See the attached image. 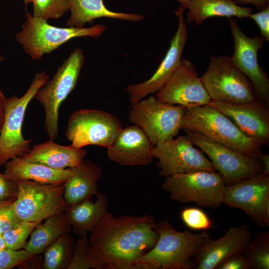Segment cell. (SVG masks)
I'll list each match as a JSON object with an SVG mask.
<instances>
[{"label":"cell","instance_id":"44","mask_svg":"<svg viewBox=\"0 0 269 269\" xmlns=\"http://www.w3.org/2000/svg\"><path fill=\"white\" fill-rule=\"evenodd\" d=\"M4 60V58L2 56L0 55V61H2Z\"/></svg>","mask_w":269,"mask_h":269},{"label":"cell","instance_id":"20","mask_svg":"<svg viewBox=\"0 0 269 269\" xmlns=\"http://www.w3.org/2000/svg\"><path fill=\"white\" fill-rule=\"evenodd\" d=\"M154 145L142 129L134 125L122 128L107 148V156L121 165H146L154 158Z\"/></svg>","mask_w":269,"mask_h":269},{"label":"cell","instance_id":"19","mask_svg":"<svg viewBox=\"0 0 269 269\" xmlns=\"http://www.w3.org/2000/svg\"><path fill=\"white\" fill-rule=\"evenodd\" d=\"M252 231L246 224L231 226L217 240L210 239L193 258L195 269H215L232 255L242 252L252 239Z\"/></svg>","mask_w":269,"mask_h":269},{"label":"cell","instance_id":"9","mask_svg":"<svg viewBox=\"0 0 269 269\" xmlns=\"http://www.w3.org/2000/svg\"><path fill=\"white\" fill-rule=\"evenodd\" d=\"M48 79V75L45 71L37 72L23 96H13L6 99L4 120L0 131V166L14 157H22L30 150L32 140L25 139L22 134L25 113L37 90Z\"/></svg>","mask_w":269,"mask_h":269},{"label":"cell","instance_id":"22","mask_svg":"<svg viewBox=\"0 0 269 269\" xmlns=\"http://www.w3.org/2000/svg\"><path fill=\"white\" fill-rule=\"evenodd\" d=\"M70 168L72 174L63 184L66 208L96 196L99 193L97 183L102 172L89 159H83L77 166Z\"/></svg>","mask_w":269,"mask_h":269},{"label":"cell","instance_id":"26","mask_svg":"<svg viewBox=\"0 0 269 269\" xmlns=\"http://www.w3.org/2000/svg\"><path fill=\"white\" fill-rule=\"evenodd\" d=\"M186 21L200 24L210 17L226 16L247 18L253 8L243 7L232 0H191L187 8Z\"/></svg>","mask_w":269,"mask_h":269},{"label":"cell","instance_id":"30","mask_svg":"<svg viewBox=\"0 0 269 269\" xmlns=\"http://www.w3.org/2000/svg\"><path fill=\"white\" fill-rule=\"evenodd\" d=\"M32 15L47 20L57 19L69 10L70 0H34Z\"/></svg>","mask_w":269,"mask_h":269},{"label":"cell","instance_id":"28","mask_svg":"<svg viewBox=\"0 0 269 269\" xmlns=\"http://www.w3.org/2000/svg\"><path fill=\"white\" fill-rule=\"evenodd\" d=\"M74 245V239L69 234L60 237L43 251L42 269H67Z\"/></svg>","mask_w":269,"mask_h":269},{"label":"cell","instance_id":"21","mask_svg":"<svg viewBox=\"0 0 269 269\" xmlns=\"http://www.w3.org/2000/svg\"><path fill=\"white\" fill-rule=\"evenodd\" d=\"M53 139L32 146L22 158L24 160L44 164L52 168L64 169L77 166L87 154L82 148L56 143Z\"/></svg>","mask_w":269,"mask_h":269},{"label":"cell","instance_id":"25","mask_svg":"<svg viewBox=\"0 0 269 269\" xmlns=\"http://www.w3.org/2000/svg\"><path fill=\"white\" fill-rule=\"evenodd\" d=\"M95 202L88 199L66 208V214L73 232L81 237L92 231L108 211V200L98 193Z\"/></svg>","mask_w":269,"mask_h":269},{"label":"cell","instance_id":"13","mask_svg":"<svg viewBox=\"0 0 269 269\" xmlns=\"http://www.w3.org/2000/svg\"><path fill=\"white\" fill-rule=\"evenodd\" d=\"M183 131L192 143L208 156L215 170L223 177L225 185L232 184L264 172L260 160L242 155L200 133L188 130Z\"/></svg>","mask_w":269,"mask_h":269},{"label":"cell","instance_id":"6","mask_svg":"<svg viewBox=\"0 0 269 269\" xmlns=\"http://www.w3.org/2000/svg\"><path fill=\"white\" fill-rule=\"evenodd\" d=\"M200 79L212 100L243 104L257 100L252 83L233 66L229 56H211Z\"/></svg>","mask_w":269,"mask_h":269},{"label":"cell","instance_id":"18","mask_svg":"<svg viewBox=\"0 0 269 269\" xmlns=\"http://www.w3.org/2000/svg\"><path fill=\"white\" fill-rule=\"evenodd\" d=\"M207 105L225 115L246 136L262 145L269 143V107L261 101L234 104L211 100Z\"/></svg>","mask_w":269,"mask_h":269},{"label":"cell","instance_id":"12","mask_svg":"<svg viewBox=\"0 0 269 269\" xmlns=\"http://www.w3.org/2000/svg\"><path fill=\"white\" fill-rule=\"evenodd\" d=\"M223 204L242 210L261 228L269 227V174L262 172L225 185Z\"/></svg>","mask_w":269,"mask_h":269},{"label":"cell","instance_id":"14","mask_svg":"<svg viewBox=\"0 0 269 269\" xmlns=\"http://www.w3.org/2000/svg\"><path fill=\"white\" fill-rule=\"evenodd\" d=\"M228 19L235 44L230 61L250 80L257 100L269 107V80L258 61V52L266 40L263 36H247L239 27L236 19L231 17Z\"/></svg>","mask_w":269,"mask_h":269},{"label":"cell","instance_id":"7","mask_svg":"<svg viewBox=\"0 0 269 269\" xmlns=\"http://www.w3.org/2000/svg\"><path fill=\"white\" fill-rule=\"evenodd\" d=\"M225 185L218 172L197 171L167 177L162 188L174 201L216 209L223 204Z\"/></svg>","mask_w":269,"mask_h":269},{"label":"cell","instance_id":"8","mask_svg":"<svg viewBox=\"0 0 269 269\" xmlns=\"http://www.w3.org/2000/svg\"><path fill=\"white\" fill-rule=\"evenodd\" d=\"M186 110L184 106L164 103L150 96L132 104L129 119L155 145L177 135Z\"/></svg>","mask_w":269,"mask_h":269},{"label":"cell","instance_id":"36","mask_svg":"<svg viewBox=\"0 0 269 269\" xmlns=\"http://www.w3.org/2000/svg\"><path fill=\"white\" fill-rule=\"evenodd\" d=\"M216 269H250V263L242 252L232 255L220 263Z\"/></svg>","mask_w":269,"mask_h":269},{"label":"cell","instance_id":"16","mask_svg":"<svg viewBox=\"0 0 269 269\" xmlns=\"http://www.w3.org/2000/svg\"><path fill=\"white\" fill-rule=\"evenodd\" d=\"M181 5L174 11L178 20L177 31L172 38L169 48L156 71L148 80L126 87L130 102L133 104L140 101L150 94L158 92L179 67L181 56L188 41V31Z\"/></svg>","mask_w":269,"mask_h":269},{"label":"cell","instance_id":"15","mask_svg":"<svg viewBox=\"0 0 269 269\" xmlns=\"http://www.w3.org/2000/svg\"><path fill=\"white\" fill-rule=\"evenodd\" d=\"M193 145L186 135L154 145L152 154L158 159L159 175L167 177L178 173L215 171L211 161Z\"/></svg>","mask_w":269,"mask_h":269},{"label":"cell","instance_id":"34","mask_svg":"<svg viewBox=\"0 0 269 269\" xmlns=\"http://www.w3.org/2000/svg\"><path fill=\"white\" fill-rule=\"evenodd\" d=\"M33 256L24 249L14 250L5 248L0 251V269L18 267Z\"/></svg>","mask_w":269,"mask_h":269},{"label":"cell","instance_id":"41","mask_svg":"<svg viewBox=\"0 0 269 269\" xmlns=\"http://www.w3.org/2000/svg\"><path fill=\"white\" fill-rule=\"evenodd\" d=\"M260 160L263 166L264 172L269 174V154L263 153Z\"/></svg>","mask_w":269,"mask_h":269},{"label":"cell","instance_id":"10","mask_svg":"<svg viewBox=\"0 0 269 269\" xmlns=\"http://www.w3.org/2000/svg\"><path fill=\"white\" fill-rule=\"evenodd\" d=\"M17 193L12 204L20 220L41 222L64 212L66 204L63 184L17 181Z\"/></svg>","mask_w":269,"mask_h":269},{"label":"cell","instance_id":"38","mask_svg":"<svg viewBox=\"0 0 269 269\" xmlns=\"http://www.w3.org/2000/svg\"><path fill=\"white\" fill-rule=\"evenodd\" d=\"M258 24L262 36L269 41V6L256 13L249 15Z\"/></svg>","mask_w":269,"mask_h":269},{"label":"cell","instance_id":"39","mask_svg":"<svg viewBox=\"0 0 269 269\" xmlns=\"http://www.w3.org/2000/svg\"><path fill=\"white\" fill-rule=\"evenodd\" d=\"M236 2L240 4H252L260 10H262L269 6V0H236Z\"/></svg>","mask_w":269,"mask_h":269},{"label":"cell","instance_id":"2","mask_svg":"<svg viewBox=\"0 0 269 269\" xmlns=\"http://www.w3.org/2000/svg\"><path fill=\"white\" fill-rule=\"evenodd\" d=\"M158 238L139 260L135 269H191L193 258L210 238L206 231L194 234L175 230L168 219L156 223Z\"/></svg>","mask_w":269,"mask_h":269},{"label":"cell","instance_id":"1","mask_svg":"<svg viewBox=\"0 0 269 269\" xmlns=\"http://www.w3.org/2000/svg\"><path fill=\"white\" fill-rule=\"evenodd\" d=\"M158 238L156 223L147 214L115 217L107 211L91 232L89 256L95 269H135Z\"/></svg>","mask_w":269,"mask_h":269},{"label":"cell","instance_id":"4","mask_svg":"<svg viewBox=\"0 0 269 269\" xmlns=\"http://www.w3.org/2000/svg\"><path fill=\"white\" fill-rule=\"evenodd\" d=\"M84 59L83 50L75 48L58 67L52 79H48L34 96L44 108V128L51 139L58 136L59 108L75 88Z\"/></svg>","mask_w":269,"mask_h":269},{"label":"cell","instance_id":"31","mask_svg":"<svg viewBox=\"0 0 269 269\" xmlns=\"http://www.w3.org/2000/svg\"><path fill=\"white\" fill-rule=\"evenodd\" d=\"M40 223L41 222L20 220L12 228L2 234L6 248L14 250L24 249L27 242V239Z\"/></svg>","mask_w":269,"mask_h":269},{"label":"cell","instance_id":"23","mask_svg":"<svg viewBox=\"0 0 269 269\" xmlns=\"http://www.w3.org/2000/svg\"><path fill=\"white\" fill-rule=\"evenodd\" d=\"M3 175L10 180L32 181L56 185L63 184L72 174L70 168L56 169L16 156L4 163Z\"/></svg>","mask_w":269,"mask_h":269},{"label":"cell","instance_id":"43","mask_svg":"<svg viewBox=\"0 0 269 269\" xmlns=\"http://www.w3.org/2000/svg\"><path fill=\"white\" fill-rule=\"evenodd\" d=\"M14 200H8V201H1L0 202V207H1V206L9 203V202H13Z\"/></svg>","mask_w":269,"mask_h":269},{"label":"cell","instance_id":"5","mask_svg":"<svg viewBox=\"0 0 269 269\" xmlns=\"http://www.w3.org/2000/svg\"><path fill=\"white\" fill-rule=\"evenodd\" d=\"M21 29L16 35V40L33 60H40L69 40L78 37L101 36L106 27L96 24L90 27H59L50 25L46 20L35 17L28 11Z\"/></svg>","mask_w":269,"mask_h":269},{"label":"cell","instance_id":"29","mask_svg":"<svg viewBox=\"0 0 269 269\" xmlns=\"http://www.w3.org/2000/svg\"><path fill=\"white\" fill-rule=\"evenodd\" d=\"M242 253L249 262L250 269H269V232L255 233Z\"/></svg>","mask_w":269,"mask_h":269},{"label":"cell","instance_id":"17","mask_svg":"<svg viewBox=\"0 0 269 269\" xmlns=\"http://www.w3.org/2000/svg\"><path fill=\"white\" fill-rule=\"evenodd\" d=\"M159 101L189 108L207 105L211 100L194 64L186 59L164 85L156 92Z\"/></svg>","mask_w":269,"mask_h":269},{"label":"cell","instance_id":"35","mask_svg":"<svg viewBox=\"0 0 269 269\" xmlns=\"http://www.w3.org/2000/svg\"><path fill=\"white\" fill-rule=\"evenodd\" d=\"M13 202L0 207V235L9 230L20 221L13 208Z\"/></svg>","mask_w":269,"mask_h":269},{"label":"cell","instance_id":"27","mask_svg":"<svg viewBox=\"0 0 269 269\" xmlns=\"http://www.w3.org/2000/svg\"><path fill=\"white\" fill-rule=\"evenodd\" d=\"M71 230L65 212L50 217L33 229L23 249L34 255L40 254L60 237L69 234Z\"/></svg>","mask_w":269,"mask_h":269},{"label":"cell","instance_id":"33","mask_svg":"<svg viewBox=\"0 0 269 269\" xmlns=\"http://www.w3.org/2000/svg\"><path fill=\"white\" fill-rule=\"evenodd\" d=\"M85 234L75 242L71 262L67 269H88L92 268L89 256V240Z\"/></svg>","mask_w":269,"mask_h":269},{"label":"cell","instance_id":"40","mask_svg":"<svg viewBox=\"0 0 269 269\" xmlns=\"http://www.w3.org/2000/svg\"><path fill=\"white\" fill-rule=\"evenodd\" d=\"M6 98L0 88V131L1 129L4 116Z\"/></svg>","mask_w":269,"mask_h":269},{"label":"cell","instance_id":"11","mask_svg":"<svg viewBox=\"0 0 269 269\" xmlns=\"http://www.w3.org/2000/svg\"><path fill=\"white\" fill-rule=\"evenodd\" d=\"M122 128L120 121L109 113L81 109L70 116L65 135L76 148L88 145L108 148Z\"/></svg>","mask_w":269,"mask_h":269},{"label":"cell","instance_id":"24","mask_svg":"<svg viewBox=\"0 0 269 269\" xmlns=\"http://www.w3.org/2000/svg\"><path fill=\"white\" fill-rule=\"evenodd\" d=\"M71 15L66 22L68 27H84L87 23L101 17L119 19L136 22L144 17L136 13H127L113 11L108 9L104 0H70Z\"/></svg>","mask_w":269,"mask_h":269},{"label":"cell","instance_id":"37","mask_svg":"<svg viewBox=\"0 0 269 269\" xmlns=\"http://www.w3.org/2000/svg\"><path fill=\"white\" fill-rule=\"evenodd\" d=\"M17 193L16 181L8 180L0 173V202L14 200Z\"/></svg>","mask_w":269,"mask_h":269},{"label":"cell","instance_id":"42","mask_svg":"<svg viewBox=\"0 0 269 269\" xmlns=\"http://www.w3.org/2000/svg\"><path fill=\"white\" fill-rule=\"evenodd\" d=\"M180 3V5L183 6L185 9L187 8L191 0H176Z\"/></svg>","mask_w":269,"mask_h":269},{"label":"cell","instance_id":"45","mask_svg":"<svg viewBox=\"0 0 269 269\" xmlns=\"http://www.w3.org/2000/svg\"><path fill=\"white\" fill-rule=\"evenodd\" d=\"M34 0H28V2H32Z\"/></svg>","mask_w":269,"mask_h":269},{"label":"cell","instance_id":"3","mask_svg":"<svg viewBox=\"0 0 269 269\" xmlns=\"http://www.w3.org/2000/svg\"><path fill=\"white\" fill-rule=\"evenodd\" d=\"M181 130L200 133L250 158L260 160L263 153L260 143L246 136L225 115L208 105L186 108Z\"/></svg>","mask_w":269,"mask_h":269},{"label":"cell","instance_id":"32","mask_svg":"<svg viewBox=\"0 0 269 269\" xmlns=\"http://www.w3.org/2000/svg\"><path fill=\"white\" fill-rule=\"evenodd\" d=\"M180 216L183 223L190 229L206 231L212 227L211 220L200 208H185L182 210Z\"/></svg>","mask_w":269,"mask_h":269}]
</instances>
